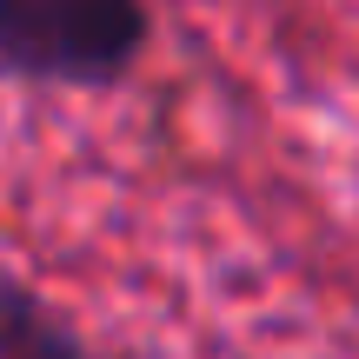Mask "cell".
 <instances>
[{
  "label": "cell",
  "instance_id": "7a4b0ae2",
  "mask_svg": "<svg viewBox=\"0 0 359 359\" xmlns=\"http://www.w3.org/2000/svg\"><path fill=\"white\" fill-rule=\"evenodd\" d=\"M0 359H87V346L34 286L0 273Z\"/></svg>",
  "mask_w": 359,
  "mask_h": 359
},
{
  "label": "cell",
  "instance_id": "6da1fadb",
  "mask_svg": "<svg viewBox=\"0 0 359 359\" xmlns=\"http://www.w3.org/2000/svg\"><path fill=\"white\" fill-rule=\"evenodd\" d=\"M147 47V0H0V74L107 87Z\"/></svg>",
  "mask_w": 359,
  "mask_h": 359
}]
</instances>
